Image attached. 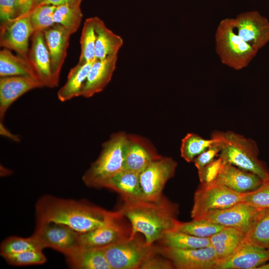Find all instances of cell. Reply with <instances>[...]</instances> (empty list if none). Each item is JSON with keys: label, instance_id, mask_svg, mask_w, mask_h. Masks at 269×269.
<instances>
[{"label": "cell", "instance_id": "obj_1", "mask_svg": "<svg viewBox=\"0 0 269 269\" xmlns=\"http://www.w3.org/2000/svg\"><path fill=\"white\" fill-rule=\"evenodd\" d=\"M36 223L65 225L83 234L123 216L84 200L63 199L50 195L41 196L36 203Z\"/></svg>", "mask_w": 269, "mask_h": 269}, {"label": "cell", "instance_id": "obj_2", "mask_svg": "<svg viewBox=\"0 0 269 269\" xmlns=\"http://www.w3.org/2000/svg\"><path fill=\"white\" fill-rule=\"evenodd\" d=\"M121 199L119 210L131 224V237L140 233L148 246L153 245L166 233L175 230L178 225L179 206L163 195L153 201L124 197Z\"/></svg>", "mask_w": 269, "mask_h": 269}, {"label": "cell", "instance_id": "obj_3", "mask_svg": "<svg viewBox=\"0 0 269 269\" xmlns=\"http://www.w3.org/2000/svg\"><path fill=\"white\" fill-rule=\"evenodd\" d=\"M220 147L218 156L228 163L259 176L269 178V171L258 157L259 148L253 139L231 131H214L211 137Z\"/></svg>", "mask_w": 269, "mask_h": 269}, {"label": "cell", "instance_id": "obj_4", "mask_svg": "<svg viewBox=\"0 0 269 269\" xmlns=\"http://www.w3.org/2000/svg\"><path fill=\"white\" fill-rule=\"evenodd\" d=\"M128 135L120 132L113 134L102 145L101 153L82 176L85 184L102 188L107 181L125 167V151Z\"/></svg>", "mask_w": 269, "mask_h": 269}, {"label": "cell", "instance_id": "obj_5", "mask_svg": "<svg viewBox=\"0 0 269 269\" xmlns=\"http://www.w3.org/2000/svg\"><path fill=\"white\" fill-rule=\"evenodd\" d=\"M215 41L216 51L221 62L236 70L247 67L259 51L244 42L236 33L232 18L220 22Z\"/></svg>", "mask_w": 269, "mask_h": 269}, {"label": "cell", "instance_id": "obj_6", "mask_svg": "<svg viewBox=\"0 0 269 269\" xmlns=\"http://www.w3.org/2000/svg\"><path fill=\"white\" fill-rule=\"evenodd\" d=\"M103 249L111 269H140L155 252L140 233Z\"/></svg>", "mask_w": 269, "mask_h": 269}, {"label": "cell", "instance_id": "obj_7", "mask_svg": "<svg viewBox=\"0 0 269 269\" xmlns=\"http://www.w3.org/2000/svg\"><path fill=\"white\" fill-rule=\"evenodd\" d=\"M80 233L62 224L54 222L36 223L32 236L43 249L49 248L66 257L82 248Z\"/></svg>", "mask_w": 269, "mask_h": 269}, {"label": "cell", "instance_id": "obj_8", "mask_svg": "<svg viewBox=\"0 0 269 269\" xmlns=\"http://www.w3.org/2000/svg\"><path fill=\"white\" fill-rule=\"evenodd\" d=\"M242 195L221 184L200 183L194 193L191 217L196 219L208 211L228 208L242 202Z\"/></svg>", "mask_w": 269, "mask_h": 269}, {"label": "cell", "instance_id": "obj_9", "mask_svg": "<svg viewBox=\"0 0 269 269\" xmlns=\"http://www.w3.org/2000/svg\"><path fill=\"white\" fill-rule=\"evenodd\" d=\"M177 162L169 157L161 156L139 173L142 199L156 200L162 195L167 182L174 175Z\"/></svg>", "mask_w": 269, "mask_h": 269}, {"label": "cell", "instance_id": "obj_10", "mask_svg": "<svg viewBox=\"0 0 269 269\" xmlns=\"http://www.w3.org/2000/svg\"><path fill=\"white\" fill-rule=\"evenodd\" d=\"M157 253L169 259L177 269H214L218 262L211 246L182 249L153 244Z\"/></svg>", "mask_w": 269, "mask_h": 269}, {"label": "cell", "instance_id": "obj_11", "mask_svg": "<svg viewBox=\"0 0 269 269\" xmlns=\"http://www.w3.org/2000/svg\"><path fill=\"white\" fill-rule=\"evenodd\" d=\"M236 33L247 43L260 50L269 42V21L257 11H251L232 18Z\"/></svg>", "mask_w": 269, "mask_h": 269}, {"label": "cell", "instance_id": "obj_12", "mask_svg": "<svg viewBox=\"0 0 269 269\" xmlns=\"http://www.w3.org/2000/svg\"><path fill=\"white\" fill-rule=\"evenodd\" d=\"M33 33L28 14L12 20L1 22L0 46L15 51L29 62V40Z\"/></svg>", "mask_w": 269, "mask_h": 269}, {"label": "cell", "instance_id": "obj_13", "mask_svg": "<svg viewBox=\"0 0 269 269\" xmlns=\"http://www.w3.org/2000/svg\"><path fill=\"white\" fill-rule=\"evenodd\" d=\"M259 210L248 204L240 202L228 208L208 211L194 220H204L225 227L235 228L246 234Z\"/></svg>", "mask_w": 269, "mask_h": 269}, {"label": "cell", "instance_id": "obj_14", "mask_svg": "<svg viewBox=\"0 0 269 269\" xmlns=\"http://www.w3.org/2000/svg\"><path fill=\"white\" fill-rule=\"evenodd\" d=\"M125 217L115 220L85 233L81 234L83 248H103L131 237L132 229Z\"/></svg>", "mask_w": 269, "mask_h": 269}, {"label": "cell", "instance_id": "obj_15", "mask_svg": "<svg viewBox=\"0 0 269 269\" xmlns=\"http://www.w3.org/2000/svg\"><path fill=\"white\" fill-rule=\"evenodd\" d=\"M269 262V249L253 245L245 239L234 253L217 263L214 269H257Z\"/></svg>", "mask_w": 269, "mask_h": 269}, {"label": "cell", "instance_id": "obj_16", "mask_svg": "<svg viewBox=\"0 0 269 269\" xmlns=\"http://www.w3.org/2000/svg\"><path fill=\"white\" fill-rule=\"evenodd\" d=\"M38 79L29 76H16L0 78V120L2 121L10 106L27 92L43 87Z\"/></svg>", "mask_w": 269, "mask_h": 269}, {"label": "cell", "instance_id": "obj_17", "mask_svg": "<svg viewBox=\"0 0 269 269\" xmlns=\"http://www.w3.org/2000/svg\"><path fill=\"white\" fill-rule=\"evenodd\" d=\"M43 32L50 57L53 77L57 86L71 34L65 27L57 23Z\"/></svg>", "mask_w": 269, "mask_h": 269}, {"label": "cell", "instance_id": "obj_18", "mask_svg": "<svg viewBox=\"0 0 269 269\" xmlns=\"http://www.w3.org/2000/svg\"><path fill=\"white\" fill-rule=\"evenodd\" d=\"M28 60L44 87H57L52 75L51 59L43 31H35L31 37Z\"/></svg>", "mask_w": 269, "mask_h": 269}, {"label": "cell", "instance_id": "obj_19", "mask_svg": "<svg viewBox=\"0 0 269 269\" xmlns=\"http://www.w3.org/2000/svg\"><path fill=\"white\" fill-rule=\"evenodd\" d=\"M263 180L258 175L225 163L213 183L224 185L240 193L252 191L259 187Z\"/></svg>", "mask_w": 269, "mask_h": 269}, {"label": "cell", "instance_id": "obj_20", "mask_svg": "<svg viewBox=\"0 0 269 269\" xmlns=\"http://www.w3.org/2000/svg\"><path fill=\"white\" fill-rule=\"evenodd\" d=\"M161 156L146 140L128 135L124 169L139 173L152 161Z\"/></svg>", "mask_w": 269, "mask_h": 269}, {"label": "cell", "instance_id": "obj_21", "mask_svg": "<svg viewBox=\"0 0 269 269\" xmlns=\"http://www.w3.org/2000/svg\"><path fill=\"white\" fill-rule=\"evenodd\" d=\"M118 55L96 60L89 72L81 96L88 98L102 92L110 82L116 69Z\"/></svg>", "mask_w": 269, "mask_h": 269}, {"label": "cell", "instance_id": "obj_22", "mask_svg": "<svg viewBox=\"0 0 269 269\" xmlns=\"http://www.w3.org/2000/svg\"><path fill=\"white\" fill-rule=\"evenodd\" d=\"M96 35L95 57L97 60L118 55L124 44L122 37L107 27L99 17H93Z\"/></svg>", "mask_w": 269, "mask_h": 269}, {"label": "cell", "instance_id": "obj_23", "mask_svg": "<svg viewBox=\"0 0 269 269\" xmlns=\"http://www.w3.org/2000/svg\"><path fill=\"white\" fill-rule=\"evenodd\" d=\"M245 236L246 233L241 230L232 227H225L210 237L211 246L215 252L218 262L232 255Z\"/></svg>", "mask_w": 269, "mask_h": 269}, {"label": "cell", "instance_id": "obj_24", "mask_svg": "<svg viewBox=\"0 0 269 269\" xmlns=\"http://www.w3.org/2000/svg\"><path fill=\"white\" fill-rule=\"evenodd\" d=\"M139 174L124 169L110 178L104 188L117 192L121 197L142 198Z\"/></svg>", "mask_w": 269, "mask_h": 269}, {"label": "cell", "instance_id": "obj_25", "mask_svg": "<svg viewBox=\"0 0 269 269\" xmlns=\"http://www.w3.org/2000/svg\"><path fill=\"white\" fill-rule=\"evenodd\" d=\"M66 261L74 269H111L103 248H82Z\"/></svg>", "mask_w": 269, "mask_h": 269}, {"label": "cell", "instance_id": "obj_26", "mask_svg": "<svg viewBox=\"0 0 269 269\" xmlns=\"http://www.w3.org/2000/svg\"><path fill=\"white\" fill-rule=\"evenodd\" d=\"M94 62L78 63L70 69L66 82L57 92L58 99L61 102L81 96L83 87Z\"/></svg>", "mask_w": 269, "mask_h": 269}, {"label": "cell", "instance_id": "obj_27", "mask_svg": "<svg viewBox=\"0 0 269 269\" xmlns=\"http://www.w3.org/2000/svg\"><path fill=\"white\" fill-rule=\"evenodd\" d=\"M29 76L39 79L27 60L19 55L13 54L9 49L3 48L0 51V76Z\"/></svg>", "mask_w": 269, "mask_h": 269}, {"label": "cell", "instance_id": "obj_28", "mask_svg": "<svg viewBox=\"0 0 269 269\" xmlns=\"http://www.w3.org/2000/svg\"><path fill=\"white\" fill-rule=\"evenodd\" d=\"M154 244L182 249H198L211 246L209 237H198L176 230L166 233Z\"/></svg>", "mask_w": 269, "mask_h": 269}, {"label": "cell", "instance_id": "obj_29", "mask_svg": "<svg viewBox=\"0 0 269 269\" xmlns=\"http://www.w3.org/2000/svg\"><path fill=\"white\" fill-rule=\"evenodd\" d=\"M244 239L256 246L269 249V209L259 210Z\"/></svg>", "mask_w": 269, "mask_h": 269}, {"label": "cell", "instance_id": "obj_30", "mask_svg": "<svg viewBox=\"0 0 269 269\" xmlns=\"http://www.w3.org/2000/svg\"><path fill=\"white\" fill-rule=\"evenodd\" d=\"M81 4H64L56 6L53 15L55 23L65 27L72 35L77 31L83 17Z\"/></svg>", "mask_w": 269, "mask_h": 269}, {"label": "cell", "instance_id": "obj_31", "mask_svg": "<svg viewBox=\"0 0 269 269\" xmlns=\"http://www.w3.org/2000/svg\"><path fill=\"white\" fill-rule=\"evenodd\" d=\"M215 142V140L212 137L207 139L195 133H188L181 141V156L187 162H192Z\"/></svg>", "mask_w": 269, "mask_h": 269}, {"label": "cell", "instance_id": "obj_32", "mask_svg": "<svg viewBox=\"0 0 269 269\" xmlns=\"http://www.w3.org/2000/svg\"><path fill=\"white\" fill-rule=\"evenodd\" d=\"M96 35L93 17L86 19L84 23L81 37V52L79 63L95 61Z\"/></svg>", "mask_w": 269, "mask_h": 269}, {"label": "cell", "instance_id": "obj_33", "mask_svg": "<svg viewBox=\"0 0 269 269\" xmlns=\"http://www.w3.org/2000/svg\"><path fill=\"white\" fill-rule=\"evenodd\" d=\"M225 227L200 220L182 222L179 221L175 230L200 238H209Z\"/></svg>", "mask_w": 269, "mask_h": 269}, {"label": "cell", "instance_id": "obj_34", "mask_svg": "<svg viewBox=\"0 0 269 269\" xmlns=\"http://www.w3.org/2000/svg\"><path fill=\"white\" fill-rule=\"evenodd\" d=\"M32 250H43L37 241L32 236L28 238L12 236L2 242L0 253L2 256Z\"/></svg>", "mask_w": 269, "mask_h": 269}, {"label": "cell", "instance_id": "obj_35", "mask_svg": "<svg viewBox=\"0 0 269 269\" xmlns=\"http://www.w3.org/2000/svg\"><path fill=\"white\" fill-rule=\"evenodd\" d=\"M57 6L38 5L28 13L34 32L43 31L55 24L53 15Z\"/></svg>", "mask_w": 269, "mask_h": 269}, {"label": "cell", "instance_id": "obj_36", "mask_svg": "<svg viewBox=\"0 0 269 269\" xmlns=\"http://www.w3.org/2000/svg\"><path fill=\"white\" fill-rule=\"evenodd\" d=\"M2 257L7 263L15 266L41 265L47 260L42 250H28Z\"/></svg>", "mask_w": 269, "mask_h": 269}, {"label": "cell", "instance_id": "obj_37", "mask_svg": "<svg viewBox=\"0 0 269 269\" xmlns=\"http://www.w3.org/2000/svg\"><path fill=\"white\" fill-rule=\"evenodd\" d=\"M242 202L259 210L269 209V178L263 180V183L257 189L243 193Z\"/></svg>", "mask_w": 269, "mask_h": 269}, {"label": "cell", "instance_id": "obj_38", "mask_svg": "<svg viewBox=\"0 0 269 269\" xmlns=\"http://www.w3.org/2000/svg\"><path fill=\"white\" fill-rule=\"evenodd\" d=\"M225 163L221 157L218 156L202 169L198 170L200 183L205 185L213 183Z\"/></svg>", "mask_w": 269, "mask_h": 269}, {"label": "cell", "instance_id": "obj_39", "mask_svg": "<svg viewBox=\"0 0 269 269\" xmlns=\"http://www.w3.org/2000/svg\"><path fill=\"white\" fill-rule=\"evenodd\" d=\"M172 263L165 257L155 252L142 264L140 269H173Z\"/></svg>", "mask_w": 269, "mask_h": 269}, {"label": "cell", "instance_id": "obj_40", "mask_svg": "<svg viewBox=\"0 0 269 269\" xmlns=\"http://www.w3.org/2000/svg\"><path fill=\"white\" fill-rule=\"evenodd\" d=\"M220 147L215 143L197 156L193 162L198 170L211 162L219 156Z\"/></svg>", "mask_w": 269, "mask_h": 269}, {"label": "cell", "instance_id": "obj_41", "mask_svg": "<svg viewBox=\"0 0 269 269\" xmlns=\"http://www.w3.org/2000/svg\"><path fill=\"white\" fill-rule=\"evenodd\" d=\"M17 17L16 0H0V18L1 22L14 19Z\"/></svg>", "mask_w": 269, "mask_h": 269}, {"label": "cell", "instance_id": "obj_42", "mask_svg": "<svg viewBox=\"0 0 269 269\" xmlns=\"http://www.w3.org/2000/svg\"><path fill=\"white\" fill-rule=\"evenodd\" d=\"M16 2L17 17L28 14L34 7V0H16Z\"/></svg>", "mask_w": 269, "mask_h": 269}, {"label": "cell", "instance_id": "obj_43", "mask_svg": "<svg viewBox=\"0 0 269 269\" xmlns=\"http://www.w3.org/2000/svg\"><path fill=\"white\" fill-rule=\"evenodd\" d=\"M83 0H44L39 5L51 4L58 6L64 4H81Z\"/></svg>", "mask_w": 269, "mask_h": 269}, {"label": "cell", "instance_id": "obj_44", "mask_svg": "<svg viewBox=\"0 0 269 269\" xmlns=\"http://www.w3.org/2000/svg\"><path fill=\"white\" fill-rule=\"evenodd\" d=\"M0 134L1 135H4L5 136L9 137L10 138H11L14 140H18L19 138L17 137V136L14 135L12 134H11L8 130L6 129L1 122L0 123Z\"/></svg>", "mask_w": 269, "mask_h": 269}, {"label": "cell", "instance_id": "obj_45", "mask_svg": "<svg viewBox=\"0 0 269 269\" xmlns=\"http://www.w3.org/2000/svg\"><path fill=\"white\" fill-rule=\"evenodd\" d=\"M257 269H269V262L259 267Z\"/></svg>", "mask_w": 269, "mask_h": 269}, {"label": "cell", "instance_id": "obj_46", "mask_svg": "<svg viewBox=\"0 0 269 269\" xmlns=\"http://www.w3.org/2000/svg\"><path fill=\"white\" fill-rule=\"evenodd\" d=\"M43 0H34V7L39 5Z\"/></svg>", "mask_w": 269, "mask_h": 269}]
</instances>
